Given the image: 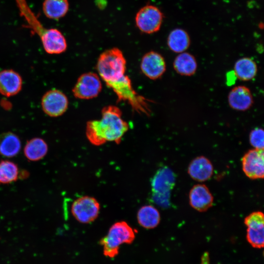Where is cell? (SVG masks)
<instances>
[{"label":"cell","instance_id":"7c38bea8","mask_svg":"<svg viewBox=\"0 0 264 264\" xmlns=\"http://www.w3.org/2000/svg\"><path fill=\"white\" fill-rule=\"evenodd\" d=\"M140 68L143 73L152 80L160 78L166 70V63L163 56L154 51H150L142 57Z\"/></svg>","mask_w":264,"mask_h":264},{"label":"cell","instance_id":"ac0fdd59","mask_svg":"<svg viewBox=\"0 0 264 264\" xmlns=\"http://www.w3.org/2000/svg\"><path fill=\"white\" fill-rule=\"evenodd\" d=\"M48 152L46 142L40 137H34L27 141L23 149L25 157L32 161L43 158Z\"/></svg>","mask_w":264,"mask_h":264},{"label":"cell","instance_id":"277c9868","mask_svg":"<svg viewBox=\"0 0 264 264\" xmlns=\"http://www.w3.org/2000/svg\"><path fill=\"white\" fill-rule=\"evenodd\" d=\"M136 231L124 221H118L110 228L107 234L101 239L100 244L104 255L109 258H115L119 254L123 244H131L135 238Z\"/></svg>","mask_w":264,"mask_h":264},{"label":"cell","instance_id":"7a4b0ae2","mask_svg":"<svg viewBox=\"0 0 264 264\" xmlns=\"http://www.w3.org/2000/svg\"><path fill=\"white\" fill-rule=\"evenodd\" d=\"M100 119L88 121L86 125V134L88 140L95 146L107 142L120 143L128 131L129 125L122 117V112L115 106L105 107Z\"/></svg>","mask_w":264,"mask_h":264},{"label":"cell","instance_id":"cb8c5ba5","mask_svg":"<svg viewBox=\"0 0 264 264\" xmlns=\"http://www.w3.org/2000/svg\"><path fill=\"white\" fill-rule=\"evenodd\" d=\"M19 175L17 165L10 160L0 161V184H9L16 181Z\"/></svg>","mask_w":264,"mask_h":264},{"label":"cell","instance_id":"484cf974","mask_svg":"<svg viewBox=\"0 0 264 264\" xmlns=\"http://www.w3.org/2000/svg\"><path fill=\"white\" fill-rule=\"evenodd\" d=\"M227 83L228 85H231L233 84L237 78V76L234 71L229 72L227 74Z\"/></svg>","mask_w":264,"mask_h":264},{"label":"cell","instance_id":"ffe728a7","mask_svg":"<svg viewBox=\"0 0 264 264\" xmlns=\"http://www.w3.org/2000/svg\"><path fill=\"white\" fill-rule=\"evenodd\" d=\"M138 223L146 229L156 227L160 222V215L158 210L151 205L143 206L138 211Z\"/></svg>","mask_w":264,"mask_h":264},{"label":"cell","instance_id":"3957f363","mask_svg":"<svg viewBox=\"0 0 264 264\" xmlns=\"http://www.w3.org/2000/svg\"><path fill=\"white\" fill-rule=\"evenodd\" d=\"M21 15L29 27L40 37L45 51L50 54H58L67 48L66 40L56 29L44 28L28 5L25 0H15Z\"/></svg>","mask_w":264,"mask_h":264},{"label":"cell","instance_id":"7402d4cb","mask_svg":"<svg viewBox=\"0 0 264 264\" xmlns=\"http://www.w3.org/2000/svg\"><path fill=\"white\" fill-rule=\"evenodd\" d=\"M68 8L67 0H45L43 6L44 14L51 19H58L64 17Z\"/></svg>","mask_w":264,"mask_h":264},{"label":"cell","instance_id":"9a60e30c","mask_svg":"<svg viewBox=\"0 0 264 264\" xmlns=\"http://www.w3.org/2000/svg\"><path fill=\"white\" fill-rule=\"evenodd\" d=\"M188 173L193 179L203 182L209 179L212 176L213 166L207 158L199 156L195 158L190 162Z\"/></svg>","mask_w":264,"mask_h":264},{"label":"cell","instance_id":"ba28073f","mask_svg":"<svg viewBox=\"0 0 264 264\" xmlns=\"http://www.w3.org/2000/svg\"><path fill=\"white\" fill-rule=\"evenodd\" d=\"M163 18V14L157 7L147 5L141 8L136 14L135 23L141 31L152 34L159 30Z\"/></svg>","mask_w":264,"mask_h":264},{"label":"cell","instance_id":"5bb4252c","mask_svg":"<svg viewBox=\"0 0 264 264\" xmlns=\"http://www.w3.org/2000/svg\"><path fill=\"white\" fill-rule=\"evenodd\" d=\"M22 80L19 73L11 69L0 71V93L7 97L17 94L22 89Z\"/></svg>","mask_w":264,"mask_h":264},{"label":"cell","instance_id":"4316f807","mask_svg":"<svg viewBox=\"0 0 264 264\" xmlns=\"http://www.w3.org/2000/svg\"><path fill=\"white\" fill-rule=\"evenodd\" d=\"M200 264H210L209 256L208 252H205L202 255Z\"/></svg>","mask_w":264,"mask_h":264},{"label":"cell","instance_id":"30bf717a","mask_svg":"<svg viewBox=\"0 0 264 264\" xmlns=\"http://www.w3.org/2000/svg\"><path fill=\"white\" fill-rule=\"evenodd\" d=\"M247 226L246 239L252 246L261 248L264 243V215L261 211L251 213L244 220Z\"/></svg>","mask_w":264,"mask_h":264},{"label":"cell","instance_id":"e0dca14e","mask_svg":"<svg viewBox=\"0 0 264 264\" xmlns=\"http://www.w3.org/2000/svg\"><path fill=\"white\" fill-rule=\"evenodd\" d=\"M21 141L15 133L9 132L0 136V154L6 157L16 156L21 149Z\"/></svg>","mask_w":264,"mask_h":264},{"label":"cell","instance_id":"9c48e42d","mask_svg":"<svg viewBox=\"0 0 264 264\" xmlns=\"http://www.w3.org/2000/svg\"><path fill=\"white\" fill-rule=\"evenodd\" d=\"M41 106L48 116L56 117L63 115L67 110L68 100L62 91L52 89L47 91L41 99Z\"/></svg>","mask_w":264,"mask_h":264},{"label":"cell","instance_id":"52a82bcc","mask_svg":"<svg viewBox=\"0 0 264 264\" xmlns=\"http://www.w3.org/2000/svg\"><path fill=\"white\" fill-rule=\"evenodd\" d=\"M100 208L99 203L95 198L83 196L73 201L71 211L77 221L82 223H89L97 218Z\"/></svg>","mask_w":264,"mask_h":264},{"label":"cell","instance_id":"44dd1931","mask_svg":"<svg viewBox=\"0 0 264 264\" xmlns=\"http://www.w3.org/2000/svg\"><path fill=\"white\" fill-rule=\"evenodd\" d=\"M174 67L179 74L191 76L195 73L197 68V63L196 59L192 54L183 52L175 58Z\"/></svg>","mask_w":264,"mask_h":264},{"label":"cell","instance_id":"5b68a950","mask_svg":"<svg viewBox=\"0 0 264 264\" xmlns=\"http://www.w3.org/2000/svg\"><path fill=\"white\" fill-rule=\"evenodd\" d=\"M175 176L168 168L159 169L152 181V188L154 199L158 203L166 205L170 192L174 186Z\"/></svg>","mask_w":264,"mask_h":264},{"label":"cell","instance_id":"4fadbf2b","mask_svg":"<svg viewBox=\"0 0 264 264\" xmlns=\"http://www.w3.org/2000/svg\"><path fill=\"white\" fill-rule=\"evenodd\" d=\"M189 198L191 207L199 212H205L213 205V197L204 184L194 185L190 190Z\"/></svg>","mask_w":264,"mask_h":264},{"label":"cell","instance_id":"6da1fadb","mask_svg":"<svg viewBox=\"0 0 264 264\" xmlns=\"http://www.w3.org/2000/svg\"><path fill=\"white\" fill-rule=\"evenodd\" d=\"M96 69L100 77L116 94L119 101H126L132 107L140 103L141 96L134 90L131 79L125 74L126 61L119 49L114 47L101 53Z\"/></svg>","mask_w":264,"mask_h":264},{"label":"cell","instance_id":"d6986e66","mask_svg":"<svg viewBox=\"0 0 264 264\" xmlns=\"http://www.w3.org/2000/svg\"><path fill=\"white\" fill-rule=\"evenodd\" d=\"M190 44V39L187 32L181 28H176L169 34L167 44L174 52L182 53L188 49Z\"/></svg>","mask_w":264,"mask_h":264},{"label":"cell","instance_id":"8992f818","mask_svg":"<svg viewBox=\"0 0 264 264\" xmlns=\"http://www.w3.org/2000/svg\"><path fill=\"white\" fill-rule=\"evenodd\" d=\"M102 88L100 78L94 72L82 74L72 88L75 97L80 99H90L97 97Z\"/></svg>","mask_w":264,"mask_h":264},{"label":"cell","instance_id":"2e32d148","mask_svg":"<svg viewBox=\"0 0 264 264\" xmlns=\"http://www.w3.org/2000/svg\"><path fill=\"white\" fill-rule=\"evenodd\" d=\"M253 102V96L248 88L239 86L233 88L228 95V103L233 109L244 111L249 109Z\"/></svg>","mask_w":264,"mask_h":264},{"label":"cell","instance_id":"d4e9b609","mask_svg":"<svg viewBox=\"0 0 264 264\" xmlns=\"http://www.w3.org/2000/svg\"><path fill=\"white\" fill-rule=\"evenodd\" d=\"M264 132L262 129L256 128L253 130L249 135L251 145L257 149L264 150Z\"/></svg>","mask_w":264,"mask_h":264},{"label":"cell","instance_id":"603a6c76","mask_svg":"<svg viewBox=\"0 0 264 264\" xmlns=\"http://www.w3.org/2000/svg\"><path fill=\"white\" fill-rule=\"evenodd\" d=\"M234 71L238 78L243 81H248L256 76L257 66L251 59L242 58L236 62Z\"/></svg>","mask_w":264,"mask_h":264},{"label":"cell","instance_id":"8fae6325","mask_svg":"<svg viewBox=\"0 0 264 264\" xmlns=\"http://www.w3.org/2000/svg\"><path fill=\"white\" fill-rule=\"evenodd\" d=\"M242 168L251 179H263L264 176V150L253 149L247 151L242 158Z\"/></svg>","mask_w":264,"mask_h":264}]
</instances>
